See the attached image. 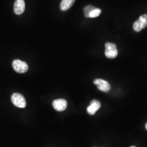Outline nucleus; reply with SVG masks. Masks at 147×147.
Masks as SVG:
<instances>
[{
  "instance_id": "nucleus-11",
  "label": "nucleus",
  "mask_w": 147,
  "mask_h": 147,
  "mask_svg": "<svg viewBox=\"0 0 147 147\" xmlns=\"http://www.w3.org/2000/svg\"><path fill=\"white\" fill-rule=\"evenodd\" d=\"M101 13V10L100 9L95 8L92 11L91 13H90L89 18H96L100 16Z\"/></svg>"
},
{
  "instance_id": "nucleus-2",
  "label": "nucleus",
  "mask_w": 147,
  "mask_h": 147,
  "mask_svg": "<svg viewBox=\"0 0 147 147\" xmlns=\"http://www.w3.org/2000/svg\"><path fill=\"white\" fill-rule=\"evenodd\" d=\"M11 100L13 104L16 107L19 108H25L26 106V101L25 98L22 95L15 93L11 95Z\"/></svg>"
},
{
  "instance_id": "nucleus-13",
  "label": "nucleus",
  "mask_w": 147,
  "mask_h": 147,
  "mask_svg": "<svg viewBox=\"0 0 147 147\" xmlns=\"http://www.w3.org/2000/svg\"><path fill=\"white\" fill-rule=\"evenodd\" d=\"M135 147V146H131V147Z\"/></svg>"
},
{
  "instance_id": "nucleus-7",
  "label": "nucleus",
  "mask_w": 147,
  "mask_h": 147,
  "mask_svg": "<svg viewBox=\"0 0 147 147\" xmlns=\"http://www.w3.org/2000/svg\"><path fill=\"white\" fill-rule=\"evenodd\" d=\"M25 9L24 0H16L14 5V11L17 15L22 14Z\"/></svg>"
},
{
  "instance_id": "nucleus-12",
  "label": "nucleus",
  "mask_w": 147,
  "mask_h": 147,
  "mask_svg": "<svg viewBox=\"0 0 147 147\" xmlns=\"http://www.w3.org/2000/svg\"><path fill=\"white\" fill-rule=\"evenodd\" d=\"M146 130H147V123H146Z\"/></svg>"
},
{
  "instance_id": "nucleus-1",
  "label": "nucleus",
  "mask_w": 147,
  "mask_h": 147,
  "mask_svg": "<svg viewBox=\"0 0 147 147\" xmlns=\"http://www.w3.org/2000/svg\"><path fill=\"white\" fill-rule=\"evenodd\" d=\"M105 56L110 59L116 58L118 56V50L116 44L107 42L105 44Z\"/></svg>"
},
{
  "instance_id": "nucleus-5",
  "label": "nucleus",
  "mask_w": 147,
  "mask_h": 147,
  "mask_svg": "<svg viewBox=\"0 0 147 147\" xmlns=\"http://www.w3.org/2000/svg\"><path fill=\"white\" fill-rule=\"evenodd\" d=\"M94 84L98 87V89L101 91L107 92L111 89V85L110 84L104 80L100 79H96L94 80Z\"/></svg>"
},
{
  "instance_id": "nucleus-4",
  "label": "nucleus",
  "mask_w": 147,
  "mask_h": 147,
  "mask_svg": "<svg viewBox=\"0 0 147 147\" xmlns=\"http://www.w3.org/2000/svg\"><path fill=\"white\" fill-rule=\"evenodd\" d=\"M147 27V15L143 14L135 22L133 25L134 30L136 32H140L142 29Z\"/></svg>"
},
{
  "instance_id": "nucleus-8",
  "label": "nucleus",
  "mask_w": 147,
  "mask_h": 147,
  "mask_svg": "<svg viewBox=\"0 0 147 147\" xmlns=\"http://www.w3.org/2000/svg\"><path fill=\"white\" fill-rule=\"evenodd\" d=\"M101 107V103L96 100H92L90 105L87 107V111L90 115H94L96 112Z\"/></svg>"
},
{
  "instance_id": "nucleus-3",
  "label": "nucleus",
  "mask_w": 147,
  "mask_h": 147,
  "mask_svg": "<svg viewBox=\"0 0 147 147\" xmlns=\"http://www.w3.org/2000/svg\"><path fill=\"white\" fill-rule=\"evenodd\" d=\"M13 68L18 73H25L28 69V65L25 62L19 59H15L12 63Z\"/></svg>"
},
{
  "instance_id": "nucleus-9",
  "label": "nucleus",
  "mask_w": 147,
  "mask_h": 147,
  "mask_svg": "<svg viewBox=\"0 0 147 147\" xmlns=\"http://www.w3.org/2000/svg\"><path fill=\"white\" fill-rule=\"evenodd\" d=\"M75 0H62L60 4V9L63 11H66L70 9L74 3Z\"/></svg>"
},
{
  "instance_id": "nucleus-6",
  "label": "nucleus",
  "mask_w": 147,
  "mask_h": 147,
  "mask_svg": "<svg viewBox=\"0 0 147 147\" xmlns=\"http://www.w3.org/2000/svg\"><path fill=\"white\" fill-rule=\"evenodd\" d=\"M53 105L55 110L61 112L67 109L68 103L65 99H59L54 100L53 101Z\"/></svg>"
},
{
  "instance_id": "nucleus-10",
  "label": "nucleus",
  "mask_w": 147,
  "mask_h": 147,
  "mask_svg": "<svg viewBox=\"0 0 147 147\" xmlns=\"http://www.w3.org/2000/svg\"><path fill=\"white\" fill-rule=\"evenodd\" d=\"M95 7L93 5H88L84 8V15L86 18H89V14L91 11H93Z\"/></svg>"
}]
</instances>
